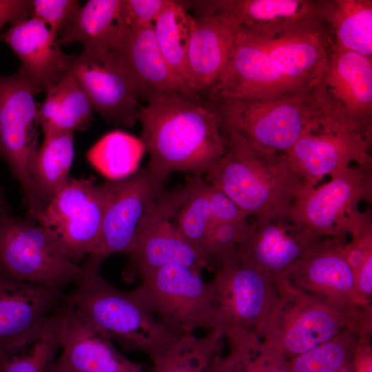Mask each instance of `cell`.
I'll use <instances>...</instances> for the list:
<instances>
[{
  "instance_id": "cell-41",
  "label": "cell",
  "mask_w": 372,
  "mask_h": 372,
  "mask_svg": "<svg viewBox=\"0 0 372 372\" xmlns=\"http://www.w3.org/2000/svg\"><path fill=\"white\" fill-rule=\"evenodd\" d=\"M354 282L358 293L370 300L372 295V255L353 271Z\"/></svg>"
},
{
  "instance_id": "cell-37",
  "label": "cell",
  "mask_w": 372,
  "mask_h": 372,
  "mask_svg": "<svg viewBox=\"0 0 372 372\" xmlns=\"http://www.w3.org/2000/svg\"><path fill=\"white\" fill-rule=\"evenodd\" d=\"M230 349L239 355L242 372H291L290 359L262 341L250 330L232 327L225 330Z\"/></svg>"
},
{
  "instance_id": "cell-42",
  "label": "cell",
  "mask_w": 372,
  "mask_h": 372,
  "mask_svg": "<svg viewBox=\"0 0 372 372\" xmlns=\"http://www.w3.org/2000/svg\"><path fill=\"white\" fill-rule=\"evenodd\" d=\"M353 372H372V353L369 341L358 340L354 355Z\"/></svg>"
},
{
  "instance_id": "cell-32",
  "label": "cell",
  "mask_w": 372,
  "mask_h": 372,
  "mask_svg": "<svg viewBox=\"0 0 372 372\" xmlns=\"http://www.w3.org/2000/svg\"><path fill=\"white\" fill-rule=\"evenodd\" d=\"M194 22L195 19L187 13L181 3L172 0H167L154 22L158 48L185 87L187 53Z\"/></svg>"
},
{
  "instance_id": "cell-17",
  "label": "cell",
  "mask_w": 372,
  "mask_h": 372,
  "mask_svg": "<svg viewBox=\"0 0 372 372\" xmlns=\"http://www.w3.org/2000/svg\"><path fill=\"white\" fill-rule=\"evenodd\" d=\"M189 193L185 186L163 191L145 217L127 254L140 275L171 264H180L202 270L207 267L181 237L175 223L177 213Z\"/></svg>"
},
{
  "instance_id": "cell-21",
  "label": "cell",
  "mask_w": 372,
  "mask_h": 372,
  "mask_svg": "<svg viewBox=\"0 0 372 372\" xmlns=\"http://www.w3.org/2000/svg\"><path fill=\"white\" fill-rule=\"evenodd\" d=\"M319 238L285 214L254 218L236 249L244 261L267 271L278 285Z\"/></svg>"
},
{
  "instance_id": "cell-3",
  "label": "cell",
  "mask_w": 372,
  "mask_h": 372,
  "mask_svg": "<svg viewBox=\"0 0 372 372\" xmlns=\"http://www.w3.org/2000/svg\"><path fill=\"white\" fill-rule=\"evenodd\" d=\"M104 257L90 255L84 273L65 302L98 333L126 351H138L152 361L180 335L166 329L134 291L111 285L100 273Z\"/></svg>"
},
{
  "instance_id": "cell-43",
  "label": "cell",
  "mask_w": 372,
  "mask_h": 372,
  "mask_svg": "<svg viewBox=\"0 0 372 372\" xmlns=\"http://www.w3.org/2000/svg\"><path fill=\"white\" fill-rule=\"evenodd\" d=\"M207 372H242V364L238 354L231 349L227 357L214 360Z\"/></svg>"
},
{
  "instance_id": "cell-14",
  "label": "cell",
  "mask_w": 372,
  "mask_h": 372,
  "mask_svg": "<svg viewBox=\"0 0 372 372\" xmlns=\"http://www.w3.org/2000/svg\"><path fill=\"white\" fill-rule=\"evenodd\" d=\"M163 183L147 166L126 178L106 180L102 185L101 234L91 255L107 258L116 253L128 254L145 217L164 191Z\"/></svg>"
},
{
  "instance_id": "cell-34",
  "label": "cell",
  "mask_w": 372,
  "mask_h": 372,
  "mask_svg": "<svg viewBox=\"0 0 372 372\" xmlns=\"http://www.w3.org/2000/svg\"><path fill=\"white\" fill-rule=\"evenodd\" d=\"M145 152L141 140L123 131H113L87 152L90 164L109 180H119L135 173Z\"/></svg>"
},
{
  "instance_id": "cell-5",
  "label": "cell",
  "mask_w": 372,
  "mask_h": 372,
  "mask_svg": "<svg viewBox=\"0 0 372 372\" xmlns=\"http://www.w3.org/2000/svg\"><path fill=\"white\" fill-rule=\"evenodd\" d=\"M312 90L267 100L224 101L216 110L221 125L251 149L286 154L322 116Z\"/></svg>"
},
{
  "instance_id": "cell-11",
  "label": "cell",
  "mask_w": 372,
  "mask_h": 372,
  "mask_svg": "<svg viewBox=\"0 0 372 372\" xmlns=\"http://www.w3.org/2000/svg\"><path fill=\"white\" fill-rule=\"evenodd\" d=\"M35 94L21 68L12 75H0V157L20 183L28 213L40 208L31 178L40 125Z\"/></svg>"
},
{
  "instance_id": "cell-15",
  "label": "cell",
  "mask_w": 372,
  "mask_h": 372,
  "mask_svg": "<svg viewBox=\"0 0 372 372\" xmlns=\"http://www.w3.org/2000/svg\"><path fill=\"white\" fill-rule=\"evenodd\" d=\"M371 131L349 132L323 116L285 154L291 167L311 189L326 175L344 172L351 163L372 167Z\"/></svg>"
},
{
  "instance_id": "cell-10",
  "label": "cell",
  "mask_w": 372,
  "mask_h": 372,
  "mask_svg": "<svg viewBox=\"0 0 372 372\" xmlns=\"http://www.w3.org/2000/svg\"><path fill=\"white\" fill-rule=\"evenodd\" d=\"M103 212L102 185L91 178H70L45 207L29 216L50 233L67 257L77 263L94 251Z\"/></svg>"
},
{
  "instance_id": "cell-39",
  "label": "cell",
  "mask_w": 372,
  "mask_h": 372,
  "mask_svg": "<svg viewBox=\"0 0 372 372\" xmlns=\"http://www.w3.org/2000/svg\"><path fill=\"white\" fill-rule=\"evenodd\" d=\"M32 17L43 22L58 37L81 8L76 0H33Z\"/></svg>"
},
{
  "instance_id": "cell-8",
  "label": "cell",
  "mask_w": 372,
  "mask_h": 372,
  "mask_svg": "<svg viewBox=\"0 0 372 372\" xmlns=\"http://www.w3.org/2000/svg\"><path fill=\"white\" fill-rule=\"evenodd\" d=\"M0 265L17 279L37 283L76 282L84 273L45 228L7 211L0 216Z\"/></svg>"
},
{
  "instance_id": "cell-1",
  "label": "cell",
  "mask_w": 372,
  "mask_h": 372,
  "mask_svg": "<svg viewBox=\"0 0 372 372\" xmlns=\"http://www.w3.org/2000/svg\"><path fill=\"white\" fill-rule=\"evenodd\" d=\"M138 111L146 165L165 180L175 172L205 175L224 155L227 140L217 110L196 98L168 92L155 95Z\"/></svg>"
},
{
  "instance_id": "cell-33",
  "label": "cell",
  "mask_w": 372,
  "mask_h": 372,
  "mask_svg": "<svg viewBox=\"0 0 372 372\" xmlns=\"http://www.w3.org/2000/svg\"><path fill=\"white\" fill-rule=\"evenodd\" d=\"M60 307L26 342L0 352V372H53L61 347Z\"/></svg>"
},
{
  "instance_id": "cell-23",
  "label": "cell",
  "mask_w": 372,
  "mask_h": 372,
  "mask_svg": "<svg viewBox=\"0 0 372 372\" xmlns=\"http://www.w3.org/2000/svg\"><path fill=\"white\" fill-rule=\"evenodd\" d=\"M0 39L21 60V68L35 94L46 92L69 70L72 55L65 54L58 37L34 17L11 23Z\"/></svg>"
},
{
  "instance_id": "cell-36",
  "label": "cell",
  "mask_w": 372,
  "mask_h": 372,
  "mask_svg": "<svg viewBox=\"0 0 372 372\" xmlns=\"http://www.w3.org/2000/svg\"><path fill=\"white\" fill-rule=\"evenodd\" d=\"M358 340L344 329L328 342L290 359L291 372H353Z\"/></svg>"
},
{
  "instance_id": "cell-7",
  "label": "cell",
  "mask_w": 372,
  "mask_h": 372,
  "mask_svg": "<svg viewBox=\"0 0 372 372\" xmlns=\"http://www.w3.org/2000/svg\"><path fill=\"white\" fill-rule=\"evenodd\" d=\"M278 298L253 332L289 359L309 351L347 329L340 316L288 279L276 285Z\"/></svg>"
},
{
  "instance_id": "cell-28",
  "label": "cell",
  "mask_w": 372,
  "mask_h": 372,
  "mask_svg": "<svg viewBox=\"0 0 372 372\" xmlns=\"http://www.w3.org/2000/svg\"><path fill=\"white\" fill-rule=\"evenodd\" d=\"M94 111L86 93L68 71L46 91L39 110V124L44 134L83 131L91 125Z\"/></svg>"
},
{
  "instance_id": "cell-12",
  "label": "cell",
  "mask_w": 372,
  "mask_h": 372,
  "mask_svg": "<svg viewBox=\"0 0 372 372\" xmlns=\"http://www.w3.org/2000/svg\"><path fill=\"white\" fill-rule=\"evenodd\" d=\"M211 281L216 304V329L254 331L278 298L267 271L244 261L237 251L223 260Z\"/></svg>"
},
{
  "instance_id": "cell-38",
  "label": "cell",
  "mask_w": 372,
  "mask_h": 372,
  "mask_svg": "<svg viewBox=\"0 0 372 372\" xmlns=\"http://www.w3.org/2000/svg\"><path fill=\"white\" fill-rule=\"evenodd\" d=\"M347 234L351 240L345 245L344 255L353 272L372 255V216L369 209L355 213L349 223Z\"/></svg>"
},
{
  "instance_id": "cell-6",
  "label": "cell",
  "mask_w": 372,
  "mask_h": 372,
  "mask_svg": "<svg viewBox=\"0 0 372 372\" xmlns=\"http://www.w3.org/2000/svg\"><path fill=\"white\" fill-rule=\"evenodd\" d=\"M201 271L171 264L139 276L141 285L134 290L160 324L176 335L196 329H216V304L211 282Z\"/></svg>"
},
{
  "instance_id": "cell-9",
  "label": "cell",
  "mask_w": 372,
  "mask_h": 372,
  "mask_svg": "<svg viewBox=\"0 0 372 372\" xmlns=\"http://www.w3.org/2000/svg\"><path fill=\"white\" fill-rule=\"evenodd\" d=\"M312 90L327 121L349 132L371 131V58L332 41L327 67Z\"/></svg>"
},
{
  "instance_id": "cell-19",
  "label": "cell",
  "mask_w": 372,
  "mask_h": 372,
  "mask_svg": "<svg viewBox=\"0 0 372 372\" xmlns=\"http://www.w3.org/2000/svg\"><path fill=\"white\" fill-rule=\"evenodd\" d=\"M290 91L267 53L238 28L226 65L207 93L221 103L271 99Z\"/></svg>"
},
{
  "instance_id": "cell-4",
  "label": "cell",
  "mask_w": 372,
  "mask_h": 372,
  "mask_svg": "<svg viewBox=\"0 0 372 372\" xmlns=\"http://www.w3.org/2000/svg\"><path fill=\"white\" fill-rule=\"evenodd\" d=\"M345 236L319 238L292 265L287 279L296 288L334 310L358 340L369 341L371 301L356 289L353 270L344 255Z\"/></svg>"
},
{
  "instance_id": "cell-25",
  "label": "cell",
  "mask_w": 372,
  "mask_h": 372,
  "mask_svg": "<svg viewBox=\"0 0 372 372\" xmlns=\"http://www.w3.org/2000/svg\"><path fill=\"white\" fill-rule=\"evenodd\" d=\"M59 357L66 372H145L143 366L120 353L65 301L60 307Z\"/></svg>"
},
{
  "instance_id": "cell-31",
  "label": "cell",
  "mask_w": 372,
  "mask_h": 372,
  "mask_svg": "<svg viewBox=\"0 0 372 372\" xmlns=\"http://www.w3.org/2000/svg\"><path fill=\"white\" fill-rule=\"evenodd\" d=\"M73 140L72 132L44 134L31 167L34 195L40 208L45 207L70 179Z\"/></svg>"
},
{
  "instance_id": "cell-30",
  "label": "cell",
  "mask_w": 372,
  "mask_h": 372,
  "mask_svg": "<svg viewBox=\"0 0 372 372\" xmlns=\"http://www.w3.org/2000/svg\"><path fill=\"white\" fill-rule=\"evenodd\" d=\"M320 15L329 24L333 43L367 57L372 56V1H318Z\"/></svg>"
},
{
  "instance_id": "cell-18",
  "label": "cell",
  "mask_w": 372,
  "mask_h": 372,
  "mask_svg": "<svg viewBox=\"0 0 372 372\" xmlns=\"http://www.w3.org/2000/svg\"><path fill=\"white\" fill-rule=\"evenodd\" d=\"M61 283H37L11 276L0 265V352L37 334L64 300Z\"/></svg>"
},
{
  "instance_id": "cell-29",
  "label": "cell",
  "mask_w": 372,
  "mask_h": 372,
  "mask_svg": "<svg viewBox=\"0 0 372 372\" xmlns=\"http://www.w3.org/2000/svg\"><path fill=\"white\" fill-rule=\"evenodd\" d=\"M121 0H90L59 35L60 45L81 43L83 50H111L118 38Z\"/></svg>"
},
{
  "instance_id": "cell-13",
  "label": "cell",
  "mask_w": 372,
  "mask_h": 372,
  "mask_svg": "<svg viewBox=\"0 0 372 372\" xmlns=\"http://www.w3.org/2000/svg\"><path fill=\"white\" fill-rule=\"evenodd\" d=\"M328 183L307 189L288 215L320 237L347 234L360 201H372V167L355 165L335 174Z\"/></svg>"
},
{
  "instance_id": "cell-20",
  "label": "cell",
  "mask_w": 372,
  "mask_h": 372,
  "mask_svg": "<svg viewBox=\"0 0 372 372\" xmlns=\"http://www.w3.org/2000/svg\"><path fill=\"white\" fill-rule=\"evenodd\" d=\"M203 15L221 12L232 17L239 28L261 39L320 28L324 21L318 1L216 0L196 3Z\"/></svg>"
},
{
  "instance_id": "cell-27",
  "label": "cell",
  "mask_w": 372,
  "mask_h": 372,
  "mask_svg": "<svg viewBox=\"0 0 372 372\" xmlns=\"http://www.w3.org/2000/svg\"><path fill=\"white\" fill-rule=\"evenodd\" d=\"M188 197L176 214L175 223L181 237L208 266L205 258L209 231L216 221H247L249 216L223 192L200 176H189Z\"/></svg>"
},
{
  "instance_id": "cell-45",
  "label": "cell",
  "mask_w": 372,
  "mask_h": 372,
  "mask_svg": "<svg viewBox=\"0 0 372 372\" xmlns=\"http://www.w3.org/2000/svg\"><path fill=\"white\" fill-rule=\"evenodd\" d=\"M5 211H6V207L4 206V203H3L2 195H1V191H0V216Z\"/></svg>"
},
{
  "instance_id": "cell-16",
  "label": "cell",
  "mask_w": 372,
  "mask_h": 372,
  "mask_svg": "<svg viewBox=\"0 0 372 372\" xmlns=\"http://www.w3.org/2000/svg\"><path fill=\"white\" fill-rule=\"evenodd\" d=\"M68 72L103 119L126 127L134 125L141 107L140 96L127 71L111 50H83L72 55Z\"/></svg>"
},
{
  "instance_id": "cell-26",
  "label": "cell",
  "mask_w": 372,
  "mask_h": 372,
  "mask_svg": "<svg viewBox=\"0 0 372 372\" xmlns=\"http://www.w3.org/2000/svg\"><path fill=\"white\" fill-rule=\"evenodd\" d=\"M239 28L231 16L216 12L195 19L187 53L186 87L194 98L208 92L223 70Z\"/></svg>"
},
{
  "instance_id": "cell-24",
  "label": "cell",
  "mask_w": 372,
  "mask_h": 372,
  "mask_svg": "<svg viewBox=\"0 0 372 372\" xmlns=\"http://www.w3.org/2000/svg\"><path fill=\"white\" fill-rule=\"evenodd\" d=\"M111 51L127 71L140 96L148 100L155 95L176 92L192 97L163 58L154 24L137 30L122 26Z\"/></svg>"
},
{
  "instance_id": "cell-22",
  "label": "cell",
  "mask_w": 372,
  "mask_h": 372,
  "mask_svg": "<svg viewBox=\"0 0 372 372\" xmlns=\"http://www.w3.org/2000/svg\"><path fill=\"white\" fill-rule=\"evenodd\" d=\"M248 34L267 53L291 90H312L327 67L332 39L325 26L273 39Z\"/></svg>"
},
{
  "instance_id": "cell-35",
  "label": "cell",
  "mask_w": 372,
  "mask_h": 372,
  "mask_svg": "<svg viewBox=\"0 0 372 372\" xmlns=\"http://www.w3.org/2000/svg\"><path fill=\"white\" fill-rule=\"evenodd\" d=\"M224 331L215 329L203 338L189 333L179 335L152 361L153 372H207Z\"/></svg>"
},
{
  "instance_id": "cell-44",
  "label": "cell",
  "mask_w": 372,
  "mask_h": 372,
  "mask_svg": "<svg viewBox=\"0 0 372 372\" xmlns=\"http://www.w3.org/2000/svg\"><path fill=\"white\" fill-rule=\"evenodd\" d=\"M53 372H66V370L60 359L55 362Z\"/></svg>"
},
{
  "instance_id": "cell-40",
  "label": "cell",
  "mask_w": 372,
  "mask_h": 372,
  "mask_svg": "<svg viewBox=\"0 0 372 372\" xmlns=\"http://www.w3.org/2000/svg\"><path fill=\"white\" fill-rule=\"evenodd\" d=\"M167 1V0H121L122 26L137 30L153 25Z\"/></svg>"
},
{
  "instance_id": "cell-2",
  "label": "cell",
  "mask_w": 372,
  "mask_h": 372,
  "mask_svg": "<svg viewBox=\"0 0 372 372\" xmlns=\"http://www.w3.org/2000/svg\"><path fill=\"white\" fill-rule=\"evenodd\" d=\"M227 132L225 153L205 174L207 181L254 218L288 214L307 189L286 154L253 149Z\"/></svg>"
}]
</instances>
